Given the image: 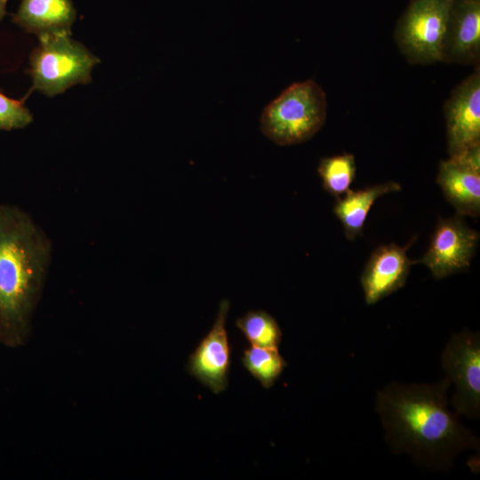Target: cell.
<instances>
[{"label":"cell","mask_w":480,"mask_h":480,"mask_svg":"<svg viewBox=\"0 0 480 480\" xmlns=\"http://www.w3.org/2000/svg\"><path fill=\"white\" fill-rule=\"evenodd\" d=\"M444 377L433 383L391 382L376 394L375 410L390 451L434 472H449L456 457L479 451V438L451 408Z\"/></svg>","instance_id":"6da1fadb"},{"label":"cell","mask_w":480,"mask_h":480,"mask_svg":"<svg viewBox=\"0 0 480 480\" xmlns=\"http://www.w3.org/2000/svg\"><path fill=\"white\" fill-rule=\"evenodd\" d=\"M49 255L48 240L33 220L0 204V342L25 340Z\"/></svg>","instance_id":"7a4b0ae2"},{"label":"cell","mask_w":480,"mask_h":480,"mask_svg":"<svg viewBox=\"0 0 480 480\" xmlns=\"http://www.w3.org/2000/svg\"><path fill=\"white\" fill-rule=\"evenodd\" d=\"M326 96L314 80L293 83L270 101L260 116L262 133L281 146L302 143L324 125Z\"/></svg>","instance_id":"3957f363"},{"label":"cell","mask_w":480,"mask_h":480,"mask_svg":"<svg viewBox=\"0 0 480 480\" xmlns=\"http://www.w3.org/2000/svg\"><path fill=\"white\" fill-rule=\"evenodd\" d=\"M29 59L32 90L55 96L78 84L92 80V70L100 62L84 44L69 34L44 35Z\"/></svg>","instance_id":"277c9868"},{"label":"cell","mask_w":480,"mask_h":480,"mask_svg":"<svg viewBox=\"0 0 480 480\" xmlns=\"http://www.w3.org/2000/svg\"><path fill=\"white\" fill-rule=\"evenodd\" d=\"M452 0H412L401 16L396 40L412 63L442 61Z\"/></svg>","instance_id":"5b68a950"},{"label":"cell","mask_w":480,"mask_h":480,"mask_svg":"<svg viewBox=\"0 0 480 480\" xmlns=\"http://www.w3.org/2000/svg\"><path fill=\"white\" fill-rule=\"evenodd\" d=\"M441 367L454 392L453 410L471 420L480 417V335L468 329L453 333L441 354Z\"/></svg>","instance_id":"8992f818"},{"label":"cell","mask_w":480,"mask_h":480,"mask_svg":"<svg viewBox=\"0 0 480 480\" xmlns=\"http://www.w3.org/2000/svg\"><path fill=\"white\" fill-rule=\"evenodd\" d=\"M479 233L461 215L439 219L429 246L417 262L425 265L436 279L466 270L476 252Z\"/></svg>","instance_id":"52a82bcc"},{"label":"cell","mask_w":480,"mask_h":480,"mask_svg":"<svg viewBox=\"0 0 480 480\" xmlns=\"http://www.w3.org/2000/svg\"><path fill=\"white\" fill-rule=\"evenodd\" d=\"M444 112L450 156L480 145L479 67L452 91Z\"/></svg>","instance_id":"ba28073f"},{"label":"cell","mask_w":480,"mask_h":480,"mask_svg":"<svg viewBox=\"0 0 480 480\" xmlns=\"http://www.w3.org/2000/svg\"><path fill=\"white\" fill-rule=\"evenodd\" d=\"M436 182L459 215L477 217L480 213V145L442 161Z\"/></svg>","instance_id":"9c48e42d"},{"label":"cell","mask_w":480,"mask_h":480,"mask_svg":"<svg viewBox=\"0 0 480 480\" xmlns=\"http://www.w3.org/2000/svg\"><path fill=\"white\" fill-rule=\"evenodd\" d=\"M229 301L220 303L215 322L190 355L187 369L204 386L219 394L228 387L230 347L225 326Z\"/></svg>","instance_id":"30bf717a"},{"label":"cell","mask_w":480,"mask_h":480,"mask_svg":"<svg viewBox=\"0 0 480 480\" xmlns=\"http://www.w3.org/2000/svg\"><path fill=\"white\" fill-rule=\"evenodd\" d=\"M410 244H388L373 251L361 276V285L368 305L375 304L404 285L413 264L407 256Z\"/></svg>","instance_id":"8fae6325"},{"label":"cell","mask_w":480,"mask_h":480,"mask_svg":"<svg viewBox=\"0 0 480 480\" xmlns=\"http://www.w3.org/2000/svg\"><path fill=\"white\" fill-rule=\"evenodd\" d=\"M480 55V0H452L442 61L472 63Z\"/></svg>","instance_id":"7c38bea8"},{"label":"cell","mask_w":480,"mask_h":480,"mask_svg":"<svg viewBox=\"0 0 480 480\" xmlns=\"http://www.w3.org/2000/svg\"><path fill=\"white\" fill-rule=\"evenodd\" d=\"M76 11L72 0H21L12 21L38 37L69 34Z\"/></svg>","instance_id":"4fadbf2b"},{"label":"cell","mask_w":480,"mask_h":480,"mask_svg":"<svg viewBox=\"0 0 480 480\" xmlns=\"http://www.w3.org/2000/svg\"><path fill=\"white\" fill-rule=\"evenodd\" d=\"M400 189L397 182L388 181L356 191L348 189L338 197L333 213L341 222L346 237L354 240L362 235L367 215L374 202L385 194Z\"/></svg>","instance_id":"5bb4252c"},{"label":"cell","mask_w":480,"mask_h":480,"mask_svg":"<svg viewBox=\"0 0 480 480\" xmlns=\"http://www.w3.org/2000/svg\"><path fill=\"white\" fill-rule=\"evenodd\" d=\"M242 362L247 371L266 388L274 385L287 364L278 348L254 345L244 351Z\"/></svg>","instance_id":"9a60e30c"},{"label":"cell","mask_w":480,"mask_h":480,"mask_svg":"<svg viewBox=\"0 0 480 480\" xmlns=\"http://www.w3.org/2000/svg\"><path fill=\"white\" fill-rule=\"evenodd\" d=\"M325 191L336 198L344 195L353 182L356 165L352 154L322 158L317 167Z\"/></svg>","instance_id":"2e32d148"},{"label":"cell","mask_w":480,"mask_h":480,"mask_svg":"<svg viewBox=\"0 0 480 480\" xmlns=\"http://www.w3.org/2000/svg\"><path fill=\"white\" fill-rule=\"evenodd\" d=\"M236 324L251 345L278 348L282 331L276 320L266 311H249Z\"/></svg>","instance_id":"e0dca14e"},{"label":"cell","mask_w":480,"mask_h":480,"mask_svg":"<svg viewBox=\"0 0 480 480\" xmlns=\"http://www.w3.org/2000/svg\"><path fill=\"white\" fill-rule=\"evenodd\" d=\"M33 120L32 114L22 101L0 92V130L24 128Z\"/></svg>","instance_id":"ac0fdd59"},{"label":"cell","mask_w":480,"mask_h":480,"mask_svg":"<svg viewBox=\"0 0 480 480\" xmlns=\"http://www.w3.org/2000/svg\"><path fill=\"white\" fill-rule=\"evenodd\" d=\"M8 0H0V21L6 13V4Z\"/></svg>","instance_id":"d6986e66"}]
</instances>
